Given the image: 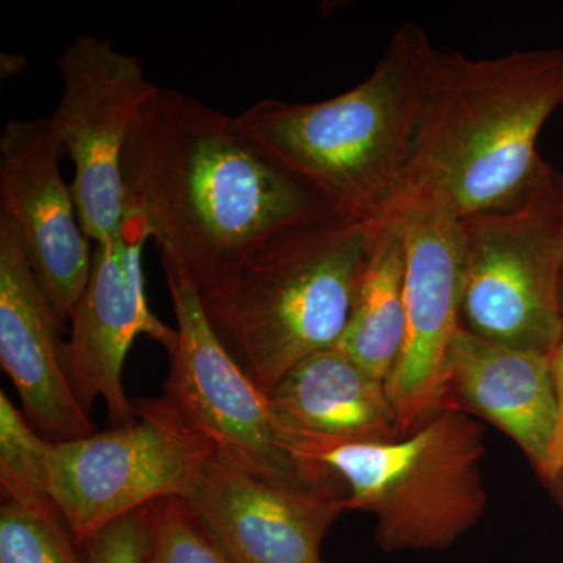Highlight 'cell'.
<instances>
[{
  "mask_svg": "<svg viewBox=\"0 0 563 563\" xmlns=\"http://www.w3.org/2000/svg\"><path fill=\"white\" fill-rule=\"evenodd\" d=\"M122 174L125 211L140 214L161 257L190 276L207 312L266 240L340 213L235 117L168 88L158 87L141 111Z\"/></svg>",
  "mask_w": 563,
  "mask_h": 563,
  "instance_id": "cell-1",
  "label": "cell"
},
{
  "mask_svg": "<svg viewBox=\"0 0 563 563\" xmlns=\"http://www.w3.org/2000/svg\"><path fill=\"white\" fill-rule=\"evenodd\" d=\"M562 107L563 47L487 60L433 51L406 195L439 199L461 220L509 209L539 176L537 140Z\"/></svg>",
  "mask_w": 563,
  "mask_h": 563,
  "instance_id": "cell-2",
  "label": "cell"
},
{
  "mask_svg": "<svg viewBox=\"0 0 563 563\" xmlns=\"http://www.w3.org/2000/svg\"><path fill=\"white\" fill-rule=\"evenodd\" d=\"M433 47L404 24L372 76L321 102L266 99L235 117L240 128L340 213L377 220L406 195L407 165Z\"/></svg>",
  "mask_w": 563,
  "mask_h": 563,
  "instance_id": "cell-3",
  "label": "cell"
},
{
  "mask_svg": "<svg viewBox=\"0 0 563 563\" xmlns=\"http://www.w3.org/2000/svg\"><path fill=\"white\" fill-rule=\"evenodd\" d=\"M380 221L336 213L276 233L207 312L263 391L342 342Z\"/></svg>",
  "mask_w": 563,
  "mask_h": 563,
  "instance_id": "cell-4",
  "label": "cell"
},
{
  "mask_svg": "<svg viewBox=\"0 0 563 563\" xmlns=\"http://www.w3.org/2000/svg\"><path fill=\"white\" fill-rule=\"evenodd\" d=\"M347 487L344 510L376 518L384 551H444L481 520L487 492L479 424L446 404L393 442H291Z\"/></svg>",
  "mask_w": 563,
  "mask_h": 563,
  "instance_id": "cell-5",
  "label": "cell"
},
{
  "mask_svg": "<svg viewBox=\"0 0 563 563\" xmlns=\"http://www.w3.org/2000/svg\"><path fill=\"white\" fill-rule=\"evenodd\" d=\"M461 229L463 328L553 357L563 342V174L543 162L520 201Z\"/></svg>",
  "mask_w": 563,
  "mask_h": 563,
  "instance_id": "cell-6",
  "label": "cell"
},
{
  "mask_svg": "<svg viewBox=\"0 0 563 563\" xmlns=\"http://www.w3.org/2000/svg\"><path fill=\"white\" fill-rule=\"evenodd\" d=\"M162 265L177 331L163 398L221 461L285 487L339 488L324 466L292 453L265 391L222 342L190 276L172 258Z\"/></svg>",
  "mask_w": 563,
  "mask_h": 563,
  "instance_id": "cell-7",
  "label": "cell"
},
{
  "mask_svg": "<svg viewBox=\"0 0 563 563\" xmlns=\"http://www.w3.org/2000/svg\"><path fill=\"white\" fill-rule=\"evenodd\" d=\"M136 421L73 442H52L47 487L77 544L157 499H187L209 442L165 398L133 399Z\"/></svg>",
  "mask_w": 563,
  "mask_h": 563,
  "instance_id": "cell-8",
  "label": "cell"
},
{
  "mask_svg": "<svg viewBox=\"0 0 563 563\" xmlns=\"http://www.w3.org/2000/svg\"><path fill=\"white\" fill-rule=\"evenodd\" d=\"M62 98L51 117L74 165L73 188L81 228L95 246L113 242L125 218L122 157L141 111L157 85L140 58L111 41L77 36L57 58Z\"/></svg>",
  "mask_w": 563,
  "mask_h": 563,
  "instance_id": "cell-9",
  "label": "cell"
},
{
  "mask_svg": "<svg viewBox=\"0 0 563 563\" xmlns=\"http://www.w3.org/2000/svg\"><path fill=\"white\" fill-rule=\"evenodd\" d=\"M406 244V339L387 390L402 437L446 406V363L462 328L461 218L446 203L406 195L396 206Z\"/></svg>",
  "mask_w": 563,
  "mask_h": 563,
  "instance_id": "cell-10",
  "label": "cell"
},
{
  "mask_svg": "<svg viewBox=\"0 0 563 563\" xmlns=\"http://www.w3.org/2000/svg\"><path fill=\"white\" fill-rule=\"evenodd\" d=\"M150 240L143 218L125 211L120 235L95 246L90 277L69 320L66 362L74 390L88 413L101 399L113 426L136 421L122 380L135 340L150 336L166 354L177 342L176 328L155 317L147 302L143 250Z\"/></svg>",
  "mask_w": 563,
  "mask_h": 563,
  "instance_id": "cell-11",
  "label": "cell"
},
{
  "mask_svg": "<svg viewBox=\"0 0 563 563\" xmlns=\"http://www.w3.org/2000/svg\"><path fill=\"white\" fill-rule=\"evenodd\" d=\"M63 157L51 118L10 121L0 136V214L13 224L65 322L90 277L95 247L81 228L73 188L63 179Z\"/></svg>",
  "mask_w": 563,
  "mask_h": 563,
  "instance_id": "cell-12",
  "label": "cell"
},
{
  "mask_svg": "<svg viewBox=\"0 0 563 563\" xmlns=\"http://www.w3.org/2000/svg\"><path fill=\"white\" fill-rule=\"evenodd\" d=\"M62 324L13 224L0 214V365L21 412L55 443L96 432L70 380Z\"/></svg>",
  "mask_w": 563,
  "mask_h": 563,
  "instance_id": "cell-13",
  "label": "cell"
},
{
  "mask_svg": "<svg viewBox=\"0 0 563 563\" xmlns=\"http://www.w3.org/2000/svg\"><path fill=\"white\" fill-rule=\"evenodd\" d=\"M343 499L340 488L266 483L213 455L185 501L233 563H322Z\"/></svg>",
  "mask_w": 563,
  "mask_h": 563,
  "instance_id": "cell-14",
  "label": "cell"
},
{
  "mask_svg": "<svg viewBox=\"0 0 563 563\" xmlns=\"http://www.w3.org/2000/svg\"><path fill=\"white\" fill-rule=\"evenodd\" d=\"M446 385V404L498 426L553 481L561 407L551 357L481 339L462 325L448 354Z\"/></svg>",
  "mask_w": 563,
  "mask_h": 563,
  "instance_id": "cell-15",
  "label": "cell"
},
{
  "mask_svg": "<svg viewBox=\"0 0 563 563\" xmlns=\"http://www.w3.org/2000/svg\"><path fill=\"white\" fill-rule=\"evenodd\" d=\"M291 442H393L401 439L387 383L340 347L303 358L265 393Z\"/></svg>",
  "mask_w": 563,
  "mask_h": 563,
  "instance_id": "cell-16",
  "label": "cell"
},
{
  "mask_svg": "<svg viewBox=\"0 0 563 563\" xmlns=\"http://www.w3.org/2000/svg\"><path fill=\"white\" fill-rule=\"evenodd\" d=\"M404 274L406 244L401 222L393 210L377 228L350 322L336 346L384 383L390 377L406 339Z\"/></svg>",
  "mask_w": 563,
  "mask_h": 563,
  "instance_id": "cell-17",
  "label": "cell"
},
{
  "mask_svg": "<svg viewBox=\"0 0 563 563\" xmlns=\"http://www.w3.org/2000/svg\"><path fill=\"white\" fill-rule=\"evenodd\" d=\"M51 440L41 435L24 413L0 391V488L2 501L55 504L47 487Z\"/></svg>",
  "mask_w": 563,
  "mask_h": 563,
  "instance_id": "cell-18",
  "label": "cell"
},
{
  "mask_svg": "<svg viewBox=\"0 0 563 563\" xmlns=\"http://www.w3.org/2000/svg\"><path fill=\"white\" fill-rule=\"evenodd\" d=\"M0 563H85L55 504L2 501Z\"/></svg>",
  "mask_w": 563,
  "mask_h": 563,
  "instance_id": "cell-19",
  "label": "cell"
},
{
  "mask_svg": "<svg viewBox=\"0 0 563 563\" xmlns=\"http://www.w3.org/2000/svg\"><path fill=\"white\" fill-rule=\"evenodd\" d=\"M146 509V563H233L184 498L168 496L147 504Z\"/></svg>",
  "mask_w": 563,
  "mask_h": 563,
  "instance_id": "cell-20",
  "label": "cell"
},
{
  "mask_svg": "<svg viewBox=\"0 0 563 563\" xmlns=\"http://www.w3.org/2000/svg\"><path fill=\"white\" fill-rule=\"evenodd\" d=\"M146 507L111 521L85 540L80 544L85 563H146L150 550Z\"/></svg>",
  "mask_w": 563,
  "mask_h": 563,
  "instance_id": "cell-21",
  "label": "cell"
},
{
  "mask_svg": "<svg viewBox=\"0 0 563 563\" xmlns=\"http://www.w3.org/2000/svg\"><path fill=\"white\" fill-rule=\"evenodd\" d=\"M551 362H553L555 390H558L559 407H561V435H563V342L555 350Z\"/></svg>",
  "mask_w": 563,
  "mask_h": 563,
  "instance_id": "cell-22",
  "label": "cell"
},
{
  "mask_svg": "<svg viewBox=\"0 0 563 563\" xmlns=\"http://www.w3.org/2000/svg\"><path fill=\"white\" fill-rule=\"evenodd\" d=\"M559 450H561V455H563V435H561V439H559ZM551 484L558 485L559 498H561V504H562V509H563V462H562L561 470H559L558 476H555V479Z\"/></svg>",
  "mask_w": 563,
  "mask_h": 563,
  "instance_id": "cell-23",
  "label": "cell"
}]
</instances>
